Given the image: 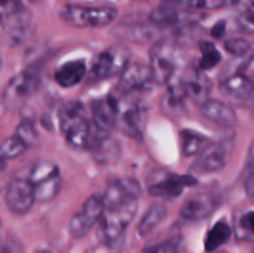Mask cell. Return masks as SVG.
Here are the masks:
<instances>
[{"label":"cell","mask_w":254,"mask_h":253,"mask_svg":"<svg viewBox=\"0 0 254 253\" xmlns=\"http://www.w3.org/2000/svg\"><path fill=\"white\" fill-rule=\"evenodd\" d=\"M179 81L183 84V88L188 98H190L198 106H201L203 102L210 98L212 84H211L210 79L205 76L203 71H201L198 67L188 69Z\"/></svg>","instance_id":"15"},{"label":"cell","mask_w":254,"mask_h":253,"mask_svg":"<svg viewBox=\"0 0 254 253\" xmlns=\"http://www.w3.org/2000/svg\"><path fill=\"white\" fill-rule=\"evenodd\" d=\"M2 25H4V20H2L1 14H0V29H1V27H2Z\"/></svg>","instance_id":"43"},{"label":"cell","mask_w":254,"mask_h":253,"mask_svg":"<svg viewBox=\"0 0 254 253\" xmlns=\"http://www.w3.org/2000/svg\"><path fill=\"white\" fill-rule=\"evenodd\" d=\"M1 253H12V251L11 250H5V251H2Z\"/></svg>","instance_id":"45"},{"label":"cell","mask_w":254,"mask_h":253,"mask_svg":"<svg viewBox=\"0 0 254 253\" xmlns=\"http://www.w3.org/2000/svg\"><path fill=\"white\" fill-rule=\"evenodd\" d=\"M21 6V0H0V7L5 10L6 14H10Z\"/></svg>","instance_id":"37"},{"label":"cell","mask_w":254,"mask_h":253,"mask_svg":"<svg viewBox=\"0 0 254 253\" xmlns=\"http://www.w3.org/2000/svg\"><path fill=\"white\" fill-rule=\"evenodd\" d=\"M57 175H60V168L57 164L51 160H40L32 166L29 174V181L32 185H37Z\"/></svg>","instance_id":"27"},{"label":"cell","mask_w":254,"mask_h":253,"mask_svg":"<svg viewBox=\"0 0 254 253\" xmlns=\"http://www.w3.org/2000/svg\"><path fill=\"white\" fill-rule=\"evenodd\" d=\"M148 253H179L178 247H176L174 243L165 242L163 245H159L156 247H154L153 250L149 251Z\"/></svg>","instance_id":"36"},{"label":"cell","mask_w":254,"mask_h":253,"mask_svg":"<svg viewBox=\"0 0 254 253\" xmlns=\"http://www.w3.org/2000/svg\"><path fill=\"white\" fill-rule=\"evenodd\" d=\"M87 64L83 60H74L60 66L55 71V81L64 88H71L81 83L86 77Z\"/></svg>","instance_id":"19"},{"label":"cell","mask_w":254,"mask_h":253,"mask_svg":"<svg viewBox=\"0 0 254 253\" xmlns=\"http://www.w3.org/2000/svg\"><path fill=\"white\" fill-rule=\"evenodd\" d=\"M247 168L248 170L254 168V140L252 141L250 146V151H248V158H247Z\"/></svg>","instance_id":"40"},{"label":"cell","mask_w":254,"mask_h":253,"mask_svg":"<svg viewBox=\"0 0 254 253\" xmlns=\"http://www.w3.org/2000/svg\"><path fill=\"white\" fill-rule=\"evenodd\" d=\"M232 148V138L208 144L205 150L198 155V160L193 165V169L198 173L207 174L222 170L230 159Z\"/></svg>","instance_id":"10"},{"label":"cell","mask_w":254,"mask_h":253,"mask_svg":"<svg viewBox=\"0 0 254 253\" xmlns=\"http://www.w3.org/2000/svg\"><path fill=\"white\" fill-rule=\"evenodd\" d=\"M136 203L104 211L99 220V238L107 245L116 243L124 235L136 215Z\"/></svg>","instance_id":"5"},{"label":"cell","mask_w":254,"mask_h":253,"mask_svg":"<svg viewBox=\"0 0 254 253\" xmlns=\"http://www.w3.org/2000/svg\"><path fill=\"white\" fill-rule=\"evenodd\" d=\"M39 86L40 74L35 69L21 71L7 82L2 91V104L10 111L19 109L37 91Z\"/></svg>","instance_id":"4"},{"label":"cell","mask_w":254,"mask_h":253,"mask_svg":"<svg viewBox=\"0 0 254 253\" xmlns=\"http://www.w3.org/2000/svg\"><path fill=\"white\" fill-rule=\"evenodd\" d=\"M166 215H168V208L164 205H153L143 218L140 220L138 226V235L141 238H145L165 220Z\"/></svg>","instance_id":"23"},{"label":"cell","mask_w":254,"mask_h":253,"mask_svg":"<svg viewBox=\"0 0 254 253\" xmlns=\"http://www.w3.org/2000/svg\"><path fill=\"white\" fill-rule=\"evenodd\" d=\"M236 231L240 237L254 236V211H247L242 213L236 223Z\"/></svg>","instance_id":"33"},{"label":"cell","mask_w":254,"mask_h":253,"mask_svg":"<svg viewBox=\"0 0 254 253\" xmlns=\"http://www.w3.org/2000/svg\"><path fill=\"white\" fill-rule=\"evenodd\" d=\"M231 235H232V230H231L228 223H226L225 221H220V222L215 223L213 227L206 235V252H215V251H217L221 246L228 242V240L231 238Z\"/></svg>","instance_id":"25"},{"label":"cell","mask_w":254,"mask_h":253,"mask_svg":"<svg viewBox=\"0 0 254 253\" xmlns=\"http://www.w3.org/2000/svg\"><path fill=\"white\" fill-rule=\"evenodd\" d=\"M154 82L150 67L141 62H130L121 73L117 92L122 94H133L134 92L146 91Z\"/></svg>","instance_id":"13"},{"label":"cell","mask_w":254,"mask_h":253,"mask_svg":"<svg viewBox=\"0 0 254 253\" xmlns=\"http://www.w3.org/2000/svg\"><path fill=\"white\" fill-rule=\"evenodd\" d=\"M220 91L230 98L247 99L254 94V83L250 77L236 73L221 81Z\"/></svg>","instance_id":"20"},{"label":"cell","mask_w":254,"mask_h":253,"mask_svg":"<svg viewBox=\"0 0 254 253\" xmlns=\"http://www.w3.org/2000/svg\"><path fill=\"white\" fill-rule=\"evenodd\" d=\"M201 60L198 62V68L201 71H208L217 66L221 61V54L217 47L210 41H202L200 44Z\"/></svg>","instance_id":"29"},{"label":"cell","mask_w":254,"mask_h":253,"mask_svg":"<svg viewBox=\"0 0 254 253\" xmlns=\"http://www.w3.org/2000/svg\"><path fill=\"white\" fill-rule=\"evenodd\" d=\"M200 109L205 118L217 126H225V128H232V126H237L238 118L235 109L225 102L208 98L207 101L201 104Z\"/></svg>","instance_id":"17"},{"label":"cell","mask_w":254,"mask_h":253,"mask_svg":"<svg viewBox=\"0 0 254 253\" xmlns=\"http://www.w3.org/2000/svg\"><path fill=\"white\" fill-rule=\"evenodd\" d=\"M220 198L221 196L213 191H201L195 193L184 202L180 210L181 217L192 222L205 220L218 208Z\"/></svg>","instance_id":"11"},{"label":"cell","mask_w":254,"mask_h":253,"mask_svg":"<svg viewBox=\"0 0 254 253\" xmlns=\"http://www.w3.org/2000/svg\"><path fill=\"white\" fill-rule=\"evenodd\" d=\"M241 29L250 34H254V12L245 10L237 19Z\"/></svg>","instance_id":"35"},{"label":"cell","mask_w":254,"mask_h":253,"mask_svg":"<svg viewBox=\"0 0 254 253\" xmlns=\"http://www.w3.org/2000/svg\"><path fill=\"white\" fill-rule=\"evenodd\" d=\"M89 145L96 160L101 164H111L119 158V144L109 135L93 138Z\"/></svg>","instance_id":"22"},{"label":"cell","mask_w":254,"mask_h":253,"mask_svg":"<svg viewBox=\"0 0 254 253\" xmlns=\"http://www.w3.org/2000/svg\"><path fill=\"white\" fill-rule=\"evenodd\" d=\"M116 97L107 96L103 99L94 102L92 106V122H93V128L96 129L93 138L109 135V131L116 126Z\"/></svg>","instance_id":"14"},{"label":"cell","mask_w":254,"mask_h":253,"mask_svg":"<svg viewBox=\"0 0 254 253\" xmlns=\"http://www.w3.org/2000/svg\"><path fill=\"white\" fill-rule=\"evenodd\" d=\"M227 0H163L161 5L179 10H213L220 9Z\"/></svg>","instance_id":"24"},{"label":"cell","mask_w":254,"mask_h":253,"mask_svg":"<svg viewBox=\"0 0 254 253\" xmlns=\"http://www.w3.org/2000/svg\"><path fill=\"white\" fill-rule=\"evenodd\" d=\"M15 135L19 136V138L26 144L27 148L34 145V144H36L37 138H39L34 123H32L31 121H29V119H25V121H22L21 123L17 126L16 134H15Z\"/></svg>","instance_id":"32"},{"label":"cell","mask_w":254,"mask_h":253,"mask_svg":"<svg viewBox=\"0 0 254 253\" xmlns=\"http://www.w3.org/2000/svg\"><path fill=\"white\" fill-rule=\"evenodd\" d=\"M196 184V179L190 175H169L149 186V193L154 197L176 198L188 186Z\"/></svg>","instance_id":"16"},{"label":"cell","mask_w":254,"mask_h":253,"mask_svg":"<svg viewBox=\"0 0 254 253\" xmlns=\"http://www.w3.org/2000/svg\"><path fill=\"white\" fill-rule=\"evenodd\" d=\"M60 189H61V176H54L49 180L34 185L35 198L39 202H49L59 195Z\"/></svg>","instance_id":"28"},{"label":"cell","mask_w":254,"mask_h":253,"mask_svg":"<svg viewBox=\"0 0 254 253\" xmlns=\"http://www.w3.org/2000/svg\"><path fill=\"white\" fill-rule=\"evenodd\" d=\"M31 12L24 6L10 14H6V19L4 20L2 27L11 44H20L25 39L31 26Z\"/></svg>","instance_id":"18"},{"label":"cell","mask_w":254,"mask_h":253,"mask_svg":"<svg viewBox=\"0 0 254 253\" xmlns=\"http://www.w3.org/2000/svg\"><path fill=\"white\" fill-rule=\"evenodd\" d=\"M36 253H50L49 251H39V252H36Z\"/></svg>","instance_id":"46"},{"label":"cell","mask_w":254,"mask_h":253,"mask_svg":"<svg viewBox=\"0 0 254 253\" xmlns=\"http://www.w3.org/2000/svg\"><path fill=\"white\" fill-rule=\"evenodd\" d=\"M118 11L112 6L64 5L60 10L62 21L73 27H103L116 20Z\"/></svg>","instance_id":"2"},{"label":"cell","mask_w":254,"mask_h":253,"mask_svg":"<svg viewBox=\"0 0 254 253\" xmlns=\"http://www.w3.org/2000/svg\"><path fill=\"white\" fill-rule=\"evenodd\" d=\"M226 51L230 52L231 55L237 57H242L251 50V45L247 40L241 39V37H235L230 39L225 42Z\"/></svg>","instance_id":"34"},{"label":"cell","mask_w":254,"mask_h":253,"mask_svg":"<svg viewBox=\"0 0 254 253\" xmlns=\"http://www.w3.org/2000/svg\"><path fill=\"white\" fill-rule=\"evenodd\" d=\"M210 144L208 139L192 130H184L181 133V149L185 156L200 155Z\"/></svg>","instance_id":"26"},{"label":"cell","mask_w":254,"mask_h":253,"mask_svg":"<svg viewBox=\"0 0 254 253\" xmlns=\"http://www.w3.org/2000/svg\"><path fill=\"white\" fill-rule=\"evenodd\" d=\"M178 64V50L173 44L168 41H159L151 47L149 67L155 83H170L175 76Z\"/></svg>","instance_id":"6"},{"label":"cell","mask_w":254,"mask_h":253,"mask_svg":"<svg viewBox=\"0 0 254 253\" xmlns=\"http://www.w3.org/2000/svg\"><path fill=\"white\" fill-rule=\"evenodd\" d=\"M27 145L17 135L9 136L0 144V158L4 160L15 159L25 153Z\"/></svg>","instance_id":"31"},{"label":"cell","mask_w":254,"mask_h":253,"mask_svg":"<svg viewBox=\"0 0 254 253\" xmlns=\"http://www.w3.org/2000/svg\"><path fill=\"white\" fill-rule=\"evenodd\" d=\"M106 211L103 197L101 195H92L84 201L78 212L74 213L68 223V231L74 238H81L92 230L103 216Z\"/></svg>","instance_id":"8"},{"label":"cell","mask_w":254,"mask_h":253,"mask_svg":"<svg viewBox=\"0 0 254 253\" xmlns=\"http://www.w3.org/2000/svg\"><path fill=\"white\" fill-rule=\"evenodd\" d=\"M226 32V22L225 21H220L217 24L213 25V27L211 29V35H212L215 39H221L223 37Z\"/></svg>","instance_id":"39"},{"label":"cell","mask_w":254,"mask_h":253,"mask_svg":"<svg viewBox=\"0 0 254 253\" xmlns=\"http://www.w3.org/2000/svg\"><path fill=\"white\" fill-rule=\"evenodd\" d=\"M141 195V186L138 180L133 178H121L112 181L102 195L106 210L123 207L136 203Z\"/></svg>","instance_id":"9"},{"label":"cell","mask_w":254,"mask_h":253,"mask_svg":"<svg viewBox=\"0 0 254 253\" xmlns=\"http://www.w3.org/2000/svg\"><path fill=\"white\" fill-rule=\"evenodd\" d=\"M29 1L34 2V4H37V2H41V1H42V0H29Z\"/></svg>","instance_id":"44"},{"label":"cell","mask_w":254,"mask_h":253,"mask_svg":"<svg viewBox=\"0 0 254 253\" xmlns=\"http://www.w3.org/2000/svg\"><path fill=\"white\" fill-rule=\"evenodd\" d=\"M159 29H160V26L155 24H153V26H148V25L129 26L126 29V34H123V36L134 42H148L158 35Z\"/></svg>","instance_id":"30"},{"label":"cell","mask_w":254,"mask_h":253,"mask_svg":"<svg viewBox=\"0 0 254 253\" xmlns=\"http://www.w3.org/2000/svg\"><path fill=\"white\" fill-rule=\"evenodd\" d=\"M188 98L180 81L169 83V88L164 94L161 108L169 116H179L185 108V99Z\"/></svg>","instance_id":"21"},{"label":"cell","mask_w":254,"mask_h":253,"mask_svg":"<svg viewBox=\"0 0 254 253\" xmlns=\"http://www.w3.org/2000/svg\"><path fill=\"white\" fill-rule=\"evenodd\" d=\"M117 103L116 126L130 138H140L143 134L144 108L141 102L131 94H114Z\"/></svg>","instance_id":"3"},{"label":"cell","mask_w":254,"mask_h":253,"mask_svg":"<svg viewBox=\"0 0 254 253\" xmlns=\"http://www.w3.org/2000/svg\"><path fill=\"white\" fill-rule=\"evenodd\" d=\"M1 64H2V61H1V57H0V69H1Z\"/></svg>","instance_id":"47"},{"label":"cell","mask_w":254,"mask_h":253,"mask_svg":"<svg viewBox=\"0 0 254 253\" xmlns=\"http://www.w3.org/2000/svg\"><path fill=\"white\" fill-rule=\"evenodd\" d=\"M5 168H6V160H4V159L0 158V171L4 170Z\"/></svg>","instance_id":"42"},{"label":"cell","mask_w":254,"mask_h":253,"mask_svg":"<svg viewBox=\"0 0 254 253\" xmlns=\"http://www.w3.org/2000/svg\"><path fill=\"white\" fill-rule=\"evenodd\" d=\"M130 49L126 45H111L98 55L92 66V74L99 79L121 74L130 63Z\"/></svg>","instance_id":"7"},{"label":"cell","mask_w":254,"mask_h":253,"mask_svg":"<svg viewBox=\"0 0 254 253\" xmlns=\"http://www.w3.org/2000/svg\"><path fill=\"white\" fill-rule=\"evenodd\" d=\"M246 10L254 12V0H252V1H251L250 4H247V6H246Z\"/></svg>","instance_id":"41"},{"label":"cell","mask_w":254,"mask_h":253,"mask_svg":"<svg viewBox=\"0 0 254 253\" xmlns=\"http://www.w3.org/2000/svg\"><path fill=\"white\" fill-rule=\"evenodd\" d=\"M60 128L67 143L77 149L89 146L92 139V126L84 114L82 103L67 102L59 112Z\"/></svg>","instance_id":"1"},{"label":"cell","mask_w":254,"mask_h":253,"mask_svg":"<svg viewBox=\"0 0 254 253\" xmlns=\"http://www.w3.org/2000/svg\"><path fill=\"white\" fill-rule=\"evenodd\" d=\"M246 192L250 196H254V168L248 170V176L245 184Z\"/></svg>","instance_id":"38"},{"label":"cell","mask_w":254,"mask_h":253,"mask_svg":"<svg viewBox=\"0 0 254 253\" xmlns=\"http://www.w3.org/2000/svg\"><path fill=\"white\" fill-rule=\"evenodd\" d=\"M35 198L34 185L25 179H12L9 183L5 195L7 208L15 215H24L31 210Z\"/></svg>","instance_id":"12"}]
</instances>
